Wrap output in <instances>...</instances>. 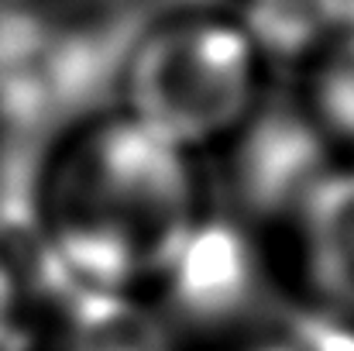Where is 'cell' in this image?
Returning <instances> with one entry per match:
<instances>
[{
    "label": "cell",
    "instance_id": "cell-1",
    "mask_svg": "<svg viewBox=\"0 0 354 351\" xmlns=\"http://www.w3.org/2000/svg\"><path fill=\"white\" fill-rule=\"evenodd\" d=\"M38 204L45 244L93 296L162 279L196 228L189 155L124 114L76 131L55 152Z\"/></svg>",
    "mask_w": 354,
    "mask_h": 351
},
{
    "label": "cell",
    "instance_id": "cell-2",
    "mask_svg": "<svg viewBox=\"0 0 354 351\" xmlns=\"http://www.w3.org/2000/svg\"><path fill=\"white\" fill-rule=\"evenodd\" d=\"M261 87V52L224 14H176L131 48L124 117L189 155L248 117Z\"/></svg>",
    "mask_w": 354,
    "mask_h": 351
},
{
    "label": "cell",
    "instance_id": "cell-3",
    "mask_svg": "<svg viewBox=\"0 0 354 351\" xmlns=\"http://www.w3.org/2000/svg\"><path fill=\"white\" fill-rule=\"evenodd\" d=\"M172 289L176 314L196 327H217L234 321L248 307L251 262L234 231L193 228L169 269L162 272Z\"/></svg>",
    "mask_w": 354,
    "mask_h": 351
},
{
    "label": "cell",
    "instance_id": "cell-4",
    "mask_svg": "<svg viewBox=\"0 0 354 351\" xmlns=\"http://www.w3.org/2000/svg\"><path fill=\"white\" fill-rule=\"evenodd\" d=\"M303 248L317 286L354 314V165L330 172L306 197Z\"/></svg>",
    "mask_w": 354,
    "mask_h": 351
},
{
    "label": "cell",
    "instance_id": "cell-5",
    "mask_svg": "<svg viewBox=\"0 0 354 351\" xmlns=\"http://www.w3.org/2000/svg\"><path fill=\"white\" fill-rule=\"evenodd\" d=\"M306 93L320 127L354 145V35H344L317 55Z\"/></svg>",
    "mask_w": 354,
    "mask_h": 351
},
{
    "label": "cell",
    "instance_id": "cell-6",
    "mask_svg": "<svg viewBox=\"0 0 354 351\" xmlns=\"http://www.w3.org/2000/svg\"><path fill=\"white\" fill-rule=\"evenodd\" d=\"M317 351H354V338H344V334H324V338H317Z\"/></svg>",
    "mask_w": 354,
    "mask_h": 351
}]
</instances>
